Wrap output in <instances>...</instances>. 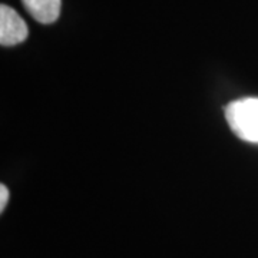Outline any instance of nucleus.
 Segmentation results:
<instances>
[{
	"mask_svg": "<svg viewBox=\"0 0 258 258\" xmlns=\"http://www.w3.org/2000/svg\"><path fill=\"white\" fill-rule=\"evenodd\" d=\"M8 200H9V189L5 185H0V211L5 210Z\"/></svg>",
	"mask_w": 258,
	"mask_h": 258,
	"instance_id": "4",
	"label": "nucleus"
},
{
	"mask_svg": "<svg viewBox=\"0 0 258 258\" xmlns=\"http://www.w3.org/2000/svg\"><path fill=\"white\" fill-rule=\"evenodd\" d=\"M225 118L238 138L258 144V98H242L225 106Z\"/></svg>",
	"mask_w": 258,
	"mask_h": 258,
	"instance_id": "1",
	"label": "nucleus"
},
{
	"mask_svg": "<svg viewBox=\"0 0 258 258\" xmlns=\"http://www.w3.org/2000/svg\"><path fill=\"white\" fill-rule=\"evenodd\" d=\"M29 35L25 20L10 6H0V43L3 46H15L22 43Z\"/></svg>",
	"mask_w": 258,
	"mask_h": 258,
	"instance_id": "2",
	"label": "nucleus"
},
{
	"mask_svg": "<svg viewBox=\"0 0 258 258\" xmlns=\"http://www.w3.org/2000/svg\"><path fill=\"white\" fill-rule=\"evenodd\" d=\"M22 3L35 20L49 25L59 18L62 0H22Z\"/></svg>",
	"mask_w": 258,
	"mask_h": 258,
	"instance_id": "3",
	"label": "nucleus"
}]
</instances>
